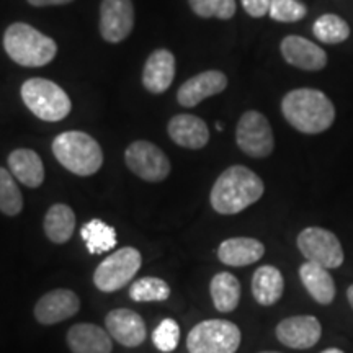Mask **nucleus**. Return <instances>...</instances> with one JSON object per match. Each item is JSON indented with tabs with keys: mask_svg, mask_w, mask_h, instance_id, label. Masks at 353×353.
Instances as JSON below:
<instances>
[{
	"mask_svg": "<svg viewBox=\"0 0 353 353\" xmlns=\"http://www.w3.org/2000/svg\"><path fill=\"white\" fill-rule=\"evenodd\" d=\"M265 192L262 179L244 165H232L218 176L210 201L216 213L237 214L257 203Z\"/></svg>",
	"mask_w": 353,
	"mask_h": 353,
	"instance_id": "1",
	"label": "nucleus"
},
{
	"mask_svg": "<svg viewBox=\"0 0 353 353\" xmlns=\"http://www.w3.org/2000/svg\"><path fill=\"white\" fill-rule=\"evenodd\" d=\"M281 113L294 130L304 134H319L334 125L335 107L316 88H296L285 95Z\"/></svg>",
	"mask_w": 353,
	"mask_h": 353,
	"instance_id": "2",
	"label": "nucleus"
},
{
	"mask_svg": "<svg viewBox=\"0 0 353 353\" xmlns=\"http://www.w3.org/2000/svg\"><path fill=\"white\" fill-rule=\"evenodd\" d=\"M3 48L12 61L25 68H41L56 57L57 44L32 25L13 23L3 34Z\"/></svg>",
	"mask_w": 353,
	"mask_h": 353,
	"instance_id": "3",
	"label": "nucleus"
},
{
	"mask_svg": "<svg viewBox=\"0 0 353 353\" xmlns=\"http://www.w3.org/2000/svg\"><path fill=\"white\" fill-rule=\"evenodd\" d=\"M52 154L61 165L79 176L94 175L103 164L100 144L82 131H65L56 136Z\"/></svg>",
	"mask_w": 353,
	"mask_h": 353,
	"instance_id": "4",
	"label": "nucleus"
},
{
	"mask_svg": "<svg viewBox=\"0 0 353 353\" xmlns=\"http://www.w3.org/2000/svg\"><path fill=\"white\" fill-rule=\"evenodd\" d=\"M21 99L34 117L44 121H61L70 113L69 95L57 83L34 77L21 85Z\"/></svg>",
	"mask_w": 353,
	"mask_h": 353,
	"instance_id": "5",
	"label": "nucleus"
},
{
	"mask_svg": "<svg viewBox=\"0 0 353 353\" xmlns=\"http://www.w3.org/2000/svg\"><path fill=\"white\" fill-rule=\"evenodd\" d=\"M241 341V330L234 322L208 319L190 330L187 348L190 353H236Z\"/></svg>",
	"mask_w": 353,
	"mask_h": 353,
	"instance_id": "6",
	"label": "nucleus"
},
{
	"mask_svg": "<svg viewBox=\"0 0 353 353\" xmlns=\"http://www.w3.org/2000/svg\"><path fill=\"white\" fill-rule=\"evenodd\" d=\"M143 265L141 252L134 247H123L108 255L95 268L94 283L103 293H113L130 283Z\"/></svg>",
	"mask_w": 353,
	"mask_h": 353,
	"instance_id": "7",
	"label": "nucleus"
},
{
	"mask_svg": "<svg viewBox=\"0 0 353 353\" xmlns=\"http://www.w3.org/2000/svg\"><path fill=\"white\" fill-rule=\"evenodd\" d=\"M298 249L307 262L329 268H339L343 263V249L334 232L322 228H306L298 236Z\"/></svg>",
	"mask_w": 353,
	"mask_h": 353,
	"instance_id": "8",
	"label": "nucleus"
},
{
	"mask_svg": "<svg viewBox=\"0 0 353 353\" xmlns=\"http://www.w3.org/2000/svg\"><path fill=\"white\" fill-rule=\"evenodd\" d=\"M236 141L239 149L249 157L263 159L270 156L275 148L270 123L262 113L245 112L237 123Z\"/></svg>",
	"mask_w": 353,
	"mask_h": 353,
	"instance_id": "9",
	"label": "nucleus"
},
{
	"mask_svg": "<svg viewBox=\"0 0 353 353\" xmlns=\"http://www.w3.org/2000/svg\"><path fill=\"white\" fill-rule=\"evenodd\" d=\"M126 165L145 182L157 183L170 174V161L161 148L149 141H134L125 152Z\"/></svg>",
	"mask_w": 353,
	"mask_h": 353,
	"instance_id": "10",
	"label": "nucleus"
},
{
	"mask_svg": "<svg viewBox=\"0 0 353 353\" xmlns=\"http://www.w3.org/2000/svg\"><path fill=\"white\" fill-rule=\"evenodd\" d=\"M134 26V6L131 0H103L100 7V33L105 41L121 43Z\"/></svg>",
	"mask_w": 353,
	"mask_h": 353,
	"instance_id": "11",
	"label": "nucleus"
},
{
	"mask_svg": "<svg viewBox=\"0 0 353 353\" xmlns=\"http://www.w3.org/2000/svg\"><path fill=\"white\" fill-rule=\"evenodd\" d=\"M276 339L294 350L314 347L322 335V325L314 316L286 317L276 325Z\"/></svg>",
	"mask_w": 353,
	"mask_h": 353,
	"instance_id": "12",
	"label": "nucleus"
},
{
	"mask_svg": "<svg viewBox=\"0 0 353 353\" xmlns=\"http://www.w3.org/2000/svg\"><path fill=\"white\" fill-rule=\"evenodd\" d=\"M81 309V299L72 290L57 288L43 294L34 306V317L39 324L52 325L76 316Z\"/></svg>",
	"mask_w": 353,
	"mask_h": 353,
	"instance_id": "13",
	"label": "nucleus"
},
{
	"mask_svg": "<svg viewBox=\"0 0 353 353\" xmlns=\"http://www.w3.org/2000/svg\"><path fill=\"white\" fill-rule=\"evenodd\" d=\"M105 327L113 341L128 348L143 345L148 337L144 319L132 309H113L105 317Z\"/></svg>",
	"mask_w": 353,
	"mask_h": 353,
	"instance_id": "14",
	"label": "nucleus"
},
{
	"mask_svg": "<svg viewBox=\"0 0 353 353\" xmlns=\"http://www.w3.org/2000/svg\"><path fill=\"white\" fill-rule=\"evenodd\" d=\"M280 50L286 63L298 69L316 72V70L324 69L327 64V54L321 46L296 34L283 38Z\"/></svg>",
	"mask_w": 353,
	"mask_h": 353,
	"instance_id": "15",
	"label": "nucleus"
},
{
	"mask_svg": "<svg viewBox=\"0 0 353 353\" xmlns=\"http://www.w3.org/2000/svg\"><path fill=\"white\" fill-rule=\"evenodd\" d=\"M228 87V77L219 70H205L198 76L188 79L179 88L176 100L185 108H192L200 105L205 99L218 95Z\"/></svg>",
	"mask_w": 353,
	"mask_h": 353,
	"instance_id": "16",
	"label": "nucleus"
},
{
	"mask_svg": "<svg viewBox=\"0 0 353 353\" xmlns=\"http://www.w3.org/2000/svg\"><path fill=\"white\" fill-rule=\"evenodd\" d=\"M69 350L72 353H112V335L100 325L81 322L68 330Z\"/></svg>",
	"mask_w": 353,
	"mask_h": 353,
	"instance_id": "17",
	"label": "nucleus"
},
{
	"mask_svg": "<svg viewBox=\"0 0 353 353\" xmlns=\"http://www.w3.org/2000/svg\"><path fill=\"white\" fill-rule=\"evenodd\" d=\"M175 77V56L167 50H157L145 61L143 85L151 94H164Z\"/></svg>",
	"mask_w": 353,
	"mask_h": 353,
	"instance_id": "18",
	"label": "nucleus"
},
{
	"mask_svg": "<svg viewBox=\"0 0 353 353\" xmlns=\"http://www.w3.org/2000/svg\"><path fill=\"white\" fill-rule=\"evenodd\" d=\"M167 132L175 144L187 149H201L210 141L206 123L193 114H176L169 121Z\"/></svg>",
	"mask_w": 353,
	"mask_h": 353,
	"instance_id": "19",
	"label": "nucleus"
},
{
	"mask_svg": "<svg viewBox=\"0 0 353 353\" xmlns=\"http://www.w3.org/2000/svg\"><path fill=\"white\" fill-rule=\"evenodd\" d=\"M265 254V245L254 237H231L221 242L218 259L229 267H245L259 262Z\"/></svg>",
	"mask_w": 353,
	"mask_h": 353,
	"instance_id": "20",
	"label": "nucleus"
},
{
	"mask_svg": "<svg viewBox=\"0 0 353 353\" xmlns=\"http://www.w3.org/2000/svg\"><path fill=\"white\" fill-rule=\"evenodd\" d=\"M8 169L28 188H38L44 182L43 161L32 149H15L8 156Z\"/></svg>",
	"mask_w": 353,
	"mask_h": 353,
	"instance_id": "21",
	"label": "nucleus"
},
{
	"mask_svg": "<svg viewBox=\"0 0 353 353\" xmlns=\"http://www.w3.org/2000/svg\"><path fill=\"white\" fill-rule=\"evenodd\" d=\"M299 278H301L304 288L311 294L312 299L319 304L327 306L335 298V283L329 270L322 265L306 262L299 268Z\"/></svg>",
	"mask_w": 353,
	"mask_h": 353,
	"instance_id": "22",
	"label": "nucleus"
},
{
	"mask_svg": "<svg viewBox=\"0 0 353 353\" xmlns=\"http://www.w3.org/2000/svg\"><path fill=\"white\" fill-rule=\"evenodd\" d=\"M285 280L281 272L273 265H262L252 276V294L262 306H273L283 296Z\"/></svg>",
	"mask_w": 353,
	"mask_h": 353,
	"instance_id": "23",
	"label": "nucleus"
},
{
	"mask_svg": "<svg viewBox=\"0 0 353 353\" xmlns=\"http://www.w3.org/2000/svg\"><path fill=\"white\" fill-rule=\"evenodd\" d=\"M74 228H76V214L70 206L63 203L52 205L44 216V234L54 244H65L72 237Z\"/></svg>",
	"mask_w": 353,
	"mask_h": 353,
	"instance_id": "24",
	"label": "nucleus"
},
{
	"mask_svg": "<svg viewBox=\"0 0 353 353\" xmlns=\"http://www.w3.org/2000/svg\"><path fill=\"white\" fill-rule=\"evenodd\" d=\"M210 293L214 307L219 312H232L241 301V283L228 272L216 273L210 283Z\"/></svg>",
	"mask_w": 353,
	"mask_h": 353,
	"instance_id": "25",
	"label": "nucleus"
},
{
	"mask_svg": "<svg viewBox=\"0 0 353 353\" xmlns=\"http://www.w3.org/2000/svg\"><path fill=\"white\" fill-rule=\"evenodd\" d=\"M82 241L92 255H100L117 247V231L101 219H92L81 229Z\"/></svg>",
	"mask_w": 353,
	"mask_h": 353,
	"instance_id": "26",
	"label": "nucleus"
},
{
	"mask_svg": "<svg viewBox=\"0 0 353 353\" xmlns=\"http://www.w3.org/2000/svg\"><path fill=\"white\" fill-rule=\"evenodd\" d=\"M312 33L322 43L339 44L350 37V28H348L347 21L339 15L325 13V15H321L316 20L314 26H312Z\"/></svg>",
	"mask_w": 353,
	"mask_h": 353,
	"instance_id": "27",
	"label": "nucleus"
},
{
	"mask_svg": "<svg viewBox=\"0 0 353 353\" xmlns=\"http://www.w3.org/2000/svg\"><path fill=\"white\" fill-rule=\"evenodd\" d=\"M170 296V286L157 276H144L131 285L130 298L136 303L165 301Z\"/></svg>",
	"mask_w": 353,
	"mask_h": 353,
	"instance_id": "28",
	"label": "nucleus"
},
{
	"mask_svg": "<svg viewBox=\"0 0 353 353\" xmlns=\"http://www.w3.org/2000/svg\"><path fill=\"white\" fill-rule=\"evenodd\" d=\"M23 210V196L12 172L0 167V211L7 216H17Z\"/></svg>",
	"mask_w": 353,
	"mask_h": 353,
	"instance_id": "29",
	"label": "nucleus"
},
{
	"mask_svg": "<svg viewBox=\"0 0 353 353\" xmlns=\"http://www.w3.org/2000/svg\"><path fill=\"white\" fill-rule=\"evenodd\" d=\"M192 10L201 19L229 20L236 15V0H188Z\"/></svg>",
	"mask_w": 353,
	"mask_h": 353,
	"instance_id": "30",
	"label": "nucleus"
},
{
	"mask_svg": "<svg viewBox=\"0 0 353 353\" xmlns=\"http://www.w3.org/2000/svg\"><path fill=\"white\" fill-rule=\"evenodd\" d=\"M268 13L275 21L294 23V21L303 20L306 17L307 8L299 0H272Z\"/></svg>",
	"mask_w": 353,
	"mask_h": 353,
	"instance_id": "31",
	"label": "nucleus"
},
{
	"mask_svg": "<svg viewBox=\"0 0 353 353\" xmlns=\"http://www.w3.org/2000/svg\"><path fill=\"white\" fill-rule=\"evenodd\" d=\"M152 342L157 350L170 353L180 342V327L174 319H164L157 325L152 334Z\"/></svg>",
	"mask_w": 353,
	"mask_h": 353,
	"instance_id": "32",
	"label": "nucleus"
},
{
	"mask_svg": "<svg viewBox=\"0 0 353 353\" xmlns=\"http://www.w3.org/2000/svg\"><path fill=\"white\" fill-rule=\"evenodd\" d=\"M244 10L249 13L254 19H260V17L267 15L270 10V2L272 0H241Z\"/></svg>",
	"mask_w": 353,
	"mask_h": 353,
	"instance_id": "33",
	"label": "nucleus"
},
{
	"mask_svg": "<svg viewBox=\"0 0 353 353\" xmlns=\"http://www.w3.org/2000/svg\"><path fill=\"white\" fill-rule=\"evenodd\" d=\"M72 0H28L30 6L33 7H48V6H65Z\"/></svg>",
	"mask_w": 353,
	"mask_h": 353,
	"instance_id": "34",
	"label": "nucleus"
},
{
	"mask_svg": "<svg viewBox=\"0 0 353 353\" xmlns=\"http://www.w3.org/2000/svg\"><path fill=\"white\" fill-rule=\"evenodd\" d=\"M347 298H348V303H350V306L353 307V285L347 290Z\"/></svg>",
	"mask_w": 353,
	"mask_h": 353,
	"instance_id": "35",
	"label": "nucleus"
},
{
	"mask_svg": "<svg viewBox=\"0 0 353 353\" xmlns=\"http://www.w3.org/2000/svg\"><path fill=\"white\" fill-rule=\"evenodd\" d=\"M321 353H343L342 350H339V348H327V350L321 352Z\"/></svg>",
	"mask_w": 353,
	"mask_h": 353,
	"instance_id": "36",
	"label": "nucleus"
},
{
	"mask_svg": "<svg viewBox=\"0 0 353 353\" xmlns=\"http://www.w3.org/2000/svg\"><path fill=\"white\" fill-rule=\"evenodd\" d=\"M216 128H218V131H223V125H221V123H216Z\"/></svg>",
	"mask_w": 353,
	"mask_h": 353,
	"instance_id": "37",
	"label": "nucleus"
},
{
	"mask_svg": "<svg viewBox=\"0 0 353 353\" xmlns=\"http://www.w3.org/2000/svg\"><path fill=\"white\" fill-rule=\"evenodd\" d=\"M260 353H280V352H260Z\"/></svg>",
	"mask_w": 353,
	"mask_h": 353,
	"instance_id": "38",
	"label": "nucleus"
}]
</instances>
